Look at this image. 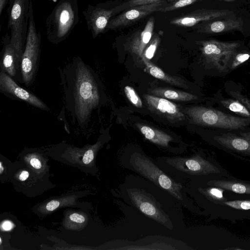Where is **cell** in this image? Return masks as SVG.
<instances>
[{
    "mask_svg": "<svg viewBox=\"0 0 250 250\" xmlns=\"http://www.w3.org/2000/svg\"><path fill=\"white\" fill-rule=\"evenodd\" d=\"M65 108L74 124L81 127L89 122L101 103L98 80L88 65L77 57L61 72Z\"/></svg>",
    "mask_w": 250,
    "mask_h": 250,
    "instance_id": "1",
    "label": "cell"
},
{
    "mask_svg": "<svg viewBox=\"0 0 250 250\" xmlns=\"http://www.w3.org/2000/svg\"><path fill=\"white\" fill-rule=\"evenodd\" d=\"M197 190L209 213L215 218L233 223L250 219V197L207 185L199 187Z\"/></svg>",
    "mask_w": 250,
    "mask_h": 250,
    "instance_id": "2",
    "label": "cell"
},
{
    "mask_svg": "<svg viewBox=\"0 0 250 250\" xmlns=\"http://www.w3.org/2000/svg\"><path fill=\"white\" fill-rule=\"evenodd\" d=\"M78 0H60L46 19L48 40L53 44L62 42L79 22Z\"/></svg>",
    "mask_w": 250,
    "mask_h": 250,
    "instance_id": "3",
    "label": "cell"
},
{
    "mask_svg": "<svg viewBox=\"0 0 250 250\" xmlns=\"http://www.w3.org/2000/svg\"><path fill=\"white\" fill-rule=\"evenodd\" d=\"M41 44V35L36 28L32 0H30L27 38L21 62V80L26 87L32 85L35 80L40 61Z\"/></svg>",
    "mask_w": 250,
    "mask_h": 250,
    "instance_id": "4",
    "label": "cell"
},
{
    "mask_svg": "<svg viewBox=\"0 0 250 250\" xmlns=\"http://www.w3.org/2000/svg\"><path fill=\"white\" fill-rule=\"evenodd\" d=\"M184 113L193 124L229 130L242 129L250 124V119L235 117L213 108L200 106L188 107Z\"/></svg>",
    "mask_w": 250,
    "mask_h": 250,
    "instance_id": "5",
    "label": "cell"
},
{
    "mask_svg": "<svg viewBox=\"0 0 250 250\" xmlns=\"http://www.w3.org/2000/svg\"><path fill=\"white\" fill-rule=\"evenodd\" d=\"M30 0H9L7 9L8 29L10 40L21 62L25 48L29 22Z\"/></svg>",
    "mask_w": 250,
    "mask_h": 250,
    "instance_id": "6",
    "label": "cell"
},
{
    "mask_svg": "<svg viewBox=\"0 0 250 250\" xmlns=\"http://www.w3.org/2000/svg\"><path fill=\"white\" fill-rule=\"evenodd\" d=\"M134 169L158 187L179 200H182V185L164 173L148 158L140 153L133 154L130 160Z\"/></svg>",
    "mask_w": 250,
    "mask_h": 250,
    "instance_id": "7",
    "label": "cell"
},
{
    "mask_svg": "<svg viewBox=\"0 0 250 250\" xmlns=\"http://www.w3.org/2000/svg\"><path fill=\"white\" fill-rule=\"evenodd\" d=\"M239 44L210 40L202 42V54L206 63L220 71L226 72Z\"/></svg>",
    "mask_w": 250,
    "mask_h": 250,
    "instance_id": "8",
    "label": "cell"
},
{
    "mask_svg": "<svg viewBox=\"0 0 250 250\" xmlns=\"http://www.w3.org/2000/svg\"><path fill=\"white\" fill-rule=\"evenodd\" d=\"M167 162L177 169L196 176H229L230 174L215 160L195 155L188 158H173Z\"/></svg>",
    "mask_w": 250,
    "mask_h": 250,
    "instance_id": "9",
    "label": "cell"
},
{
    "mask_svg": "<svg viewBox=\"0 0 250 250\" xmlns=\"http://www.w3.org/2000/svg\"><path fill=\"white\" fill-rule=\"evenodd\" d=\"M127 193L132 203L142 212L168 228L172 229V223L167 215L150 194L137 188L127 189Z\"/></svg>",
    "mask_w": 250,
    "mask_h": 250,
    "instance_id": "10",
    "label": "cell"
},
{
    "mask_svg": "<svg viewBox=\"0 0 250 250\" xmlns=\"http://www.w3.org/2000/svg\"><path fill=\"white\" fill-rule=\"evenodd\" d=\"M119 8L112 7L107 3L88 4L83 12L87 28L93 38H96L104 32L111 18Z\"/></svg>",
    "mask_w": 250,
    "mask_h": 250,
    "instance_id": "11",
    "label": "cell"
},
{
    "mask_svg": "<svg viewBox=\"0 0 250 250\" xmlns=\"http://www.w3.org/2000/svg\"><path fill=\"white\" fill-rule=\"evenodd\" d=\"M0 91L13 99L24 101L42 110L50 111L49 107L39 98L20 86L12 77L1 69L0 72Z\"/></svg>",
    "mask_w": 250,
    "mask_h": 250,
    "instance_id": "12",
    "label": "cell"
},
{
    "mask_svg": "<svg viewBox=\"0 0 250 250\" xmlns=\"http://www.w3.org/2000/svg\"><path fill=\"white\" fill-rule=\"evenodd\" d=\"M144 99L148 109L170 122H182L187 115L178 105L165 98L145 94Z\"/></svg>",
    "mask_w": 250,
    "mask_h": 250,
    "instance_id": "13",
    "label": "cell"
},
{
    "mask_svg": "<svg viewBox=\"0 0 250 250\" xmlns=\"http://www.w3.org/2000/svg\"><path fill=\"white\" fill-rule=\"evenodd\" d=\"M167 2H158L152 4L131 7V9L111 19L106 28L113 29L130 24L136 21L157 11Z\"/></svg>",
    "mask_w": 250,
    "mask_h": 250,
    "instance_id": "14",
    "label": "cell"
},
{
    "mask_svg": "<svg viewBox=\"0 0 250 250\" xmlns=\"http://www.w3.org/2000/svg\"><path fill=\"white\" fill-rule=\"evenodd\" d=\"M213 141L217 146L230 153L250 157V141L230 133L215 135Z\"/></svg>",
    "mask_w": 250,
    "mask_h": 250,
    "instance_id": "15",
    "label": "cell"
},
{
    "mask_svg": "<svg viewBox=\"0 0 250 250\" xmlns=\"http://www.w3.org/2000/svg\"><path fill=\"white\" fill-rule=\"evenodd\" d=\"M3 49L0 63L1 69L14 80H18L21 73V63L16 51L11 42L10 35L6 32L2 38Z\"/></svg>",
    "mask_w": 250,
    "mask_h": 250,
    "instance_id": "16",
    "label": "cell"
},
{
    "mask_svg": "<svg viewBox=\"0 0 250 250\" xmlns=\"http://www.w3.org/2000/svg\"><path fill=\"white\" fill-rule=\"evenodd\" d=\"M206 185L216 187L241 195L250 197V181L237 179L231 175L210 176Z\"/></svg>",
    "mask_w": 250,
    "mask_h": 250,
    "instance_id": "17",
    "label": "cell"
},
{
    "mask_svg": "<svg viewBox=\"0 0 250 250\" xmlns=\"http://www.w3.org/2000/svg\"><path fill=\"white\" fill-rule=\"evenodd\" d=\"M233 14V11L229 10H198L188 15L174 19L171 21V23L177 25L192 26L201 21L228 16Z\"/></svg>",
    "mask_w": 250,
    "mask_h": 250,
    "instance_id": "18",
    "label": "cell"
},
{
    "mask_svg": "<svg viewBox=\"0 0 250 250\" xmlns=\"http://www.w3.org/2000/svg\"><path fill=\"white\" fill-rule=\"evenodd\" d=\"M243 24L241 18L215 21L200 27L199 31L207 33H217L236 30L241 31Z\"/></svg>",
    "mask_w": 250,
    "mask_h": 250,
    "instance_id": "19",
    "label": "cell"
},
{
    "mask_svg": "<svg viewBox=\"0 0 250 250\" xmlns=\"http://www.w3.org/2000/svg\"><path fill=\"white\" fill-rule=\"evenodd\" d=\"M154 20L149 19L145 29L133 38L129 45L131 52L139 57H142L143 52L149 43L152 37Z\"/></svg>",
    "mask_w": 250,
    "mask_h": 250,
    "instance_id": "20",
    "label": "cell"
},
{
    "mask_svg": "<svg viewBox=\"0 0 250 250\" xmlns=\"http://www.w3.org/2000/svg\"><path fill=\"white\" fill-rule=\"evenodd\" d=\"M142 59L146 66V71L153 77L176 86L188 88L187 83L182 79L168 75L149 61L144 58Z\"/></svg>",
    "mask_w": 250,
    "mask_h": 250,
    "instance_id": "21",
    "label": "cell"
},
{
    "mask_svg": "<svg viewBox=\"0 0 250 250\" xmlns=\"http://www.w3.org/2000/svg\"><path fill=\"white\" fill-rule=\"evenodd\" d=\"M137 127L146 139L163 147H167L173 138L169 134L148 125L137 124Z\"/></svg>",
    "mask_w": 250,
    "mask_h": 250,
    "instance_id": "22",
    "label": "cell"
},
{
    "mask_svg": "<svg viewBox=\"0 0 250 250\" xmlns=\"http://www.w3.org/2000/svg\"><path fill=\"white\" fill-rule=\"evenodd\" d=\"M150 92L155 96L179 101H191L197 99L195 95L165 87L154 88L150 89Z\"/></svg>",
    "mask_w": 250,
    "mask_h": 250,
    "instance_id": "23",
    "label": "cell"
},
{
    "mask_svg": "<svg viewBox=\"0 0 250 250\" xmlns=\"http://www.w3.org/2000/svg\"><path fill=\"white\" fill-rule=\"evenodd\" d=\"M221 103L231 111L241 116L250 118V110L237 100L226 99L221 101Z\"/></svg>",
    "mask_w": 250,
    "mask_h": 250,
    "instance_id": "24",
    "label": "cell"
},
{
    "mask_svg": "<svg viewBox=\"0 0 250 250\" xmlns=\"http://www.w3.org/2000/svg\"><path fill=\"white\" fill-rule=\"evenodd\" d=\"M198 0H174L167 2L158 10V12H168L190 5Z\"/></svg>",
    "mask_w": 250,
    "mask_h": 250,
    "instance_id": "25",
    "label": "cell"
},
{
    "mask_svg": "<svg viewBox=\"0 0 250 250\" xmlns=\"http://www.w3.org/2000/svg\"><path fill=\"white\" fill-rule=\"evenodd\" d=\"M124 91L126 97L132 104L138 108L142 107V100L132 87L125 86L124 87Z\"/></svg>",
    "mask_w": 250,
    "mask_h": 250,
    "instance_id": "26",
    "label": "cell"
},
{
    "mask_svg": "<svg viewBox=\"0 0 250 250\" xmlns=\"http://www.w3.org/2000/svg\"><path fill=\"white\" fill-rule=\"evenodd\" d=\"M250 57V54L247 52L237 53L234 55L229 65V69L232 70L239 65L247 61Z\"/></svg>",
    "mask_w": 250,
    "mask_h": 250,
    "instance_id": "27",
    "label": "cell"
},
{
    "mask_svg": "<svg viewBox=\"0 0 250 250\" xmlns=\"http://www.w3.org/2000/svg\"><path fill=\"white\" fill-rule=\"evenodd\" d=\"M159 43V38H154L151 43L145 49L142 58H144L147 61L151 60L154 56Z\"/></svg>",
    "mask_w": 250,
    "mask_h": 250,
    "instance_id": "28",
    "label": "cell"
},
{
    "mask_svg": "<svg viewBox=\"0 0 250 250\" xmlns=\"http://www.w3.org/2000/svg\"><path fill=\"white\" fill-rule=\"evenodd\" d=\"M173 0H130L128 2V5L132 7L141 5L152 4L162 1L169 2Z\"/></svg>",
    "mask_w": 250,
    "mask_h": 250,
    "instance_id": "29",
    "label": "cell"
},
{
    "mask_svg": "<svg viewBox=\"0 0 250 250\" xmlns=\"http://www.w3.org/2000/svg\"><path fill=\"white\" fill-rule=\"evenodd\" d=\"M231 95L250 110V100L238 91L230 92Z\"/></svg>",
    "mask_w": 250,
    "mask_h": 250,
    "instance_id": "30",
    "label": "cell"
},
{
    "mask_svg": "<svg viewBox=\"0 0 250 250\" xmlns=\"http://www.w3.org/2000/svg\"><path fill=\"white\" fill-rule=\"evenodd\" d=\"M95 145L92 148L88 149L84 154L83 158V162L84 164L90 163L94 159V150L97 147L98 145Z\"/></svg>",
    "mask_w": 250,
    "mask_h": 250,
    "instance_id": "31",
    "label": "cell"
},
{
    "mask_svg": "<svg viewBox=\"0 0 250 250\" xmlns=\"http://www.w3.org/2000/svg\"><path fill=\"white\" fill-rule=\"evenodd\" d=\"M71 221L77 223H83L85 221V217L80 214L74 213L69 216Z\"/></svg>",
    "mask_w": 250,
    "mask_h": 250,
    "instance_id": "32",
    "label": "cell"
},
{
    "mask_svg": "<svg viewBox=\"0 0 250 250\" xmlns=\"http://www.w3.org/2000/svg\"><path fill=\"white\" fill-rule=\"evenodd\" d=\"M60 202L58 200H52L46 205V209L48 211H53L56 209L59 206Z\"/></svg>",
    "mask_w": 250,
    "mask_h": 250,
    "instance_id": "33",
    "label": "cell"
},
{
    "mask_svg": "<svg viewBox=\"0 0 250 250\" xmlns=\"http://www.w3.org/2000/svg\"><path fill=\"white\" fill-rule=\"evenodd\" d=\"M31 165L37 169H39L42 167V164L40 160L36 157H32L30 160Z\"/></svg>",
    "mask_w": 250,
    "mask_h": 250,
    "instance_id": "34",
    "label": "cell"
},
{
    "mask_svg": "<svg viewBox=\"0 0 250 250\" xmlns=\"http://www.w3.org/2000/svg\"><path fill=\"white\" fill-rule=\"evenodd\" d=\"M13 227L12 223L9 221H4L1 225V228L5 230H8L12 229Z\"/></svg>",
    "mask_w": 250,
    "mask_h": 250,
    "instance_id": "35",
    "label": "cell"
},
{
    "mask_svg": "<svg viewBox=\"0 0 250 250\" xmlns=\"http://www.w3.org/2000/svg\"><path fill=\"white\" fill-rule=\"evenodd\" d=\"M29 172L27 171L24 170L22 171L20 176H19V179L21 181H24L26 180L29 177Z\"/></svg>",
    "mask_w": 250,
    "mask_h": 250,
    "instance_id": "36",
    "label": "cell"
},
{
    "mask_svg": "<svg viewBox=\"0 0 250 250\" xmlns=\"http://www.w3.org/2000/svg\"><path fill=\"white\" fill-rule=\"evenodd\" d=\"M8 2V0H0V16Z\"/></svg>",
    "mask_w": 250,
    "mask_h": 250,
    "instance_id": "37",
    "label": "cell"
},
{
    "mask_svg": "<svg viewBox=\"0 0 250 250\" xmlns=\"http://www.w3.org/2000/svg\"><path fill=\"white\" fill-rule=\"evenodd\" d=\"M239 134L241 136H242L250 141V132H240Z\"/></svg>",
    "mask_w": 250,
    "mask_h": 250,
    "instance_id": "38",
    "label": "cell"
},
{
    "mask_svg": "<svg viewBox=\"0 0 250 250\" xmlns=\"http://www.w3.org/2000/svg\"><path fill=\"white\" fill-rule=\"evenodd\" d=\"M0 174H1L3 172V167H2V162H0Z\"/></svg>",
    "mask_w": 250,
    "mask_h": 250,
    "instance_id": "39",
    "label": "cell"
},
{
    "mask_svg": "<svg viewBox=\"0 0 250 250\" xmlns=\"http://www.w3.org/2000/svg\"><path fill=\"white\" fill-rule=\"evenodd\" d=\"M224 1H233V0H223Z\"/></svg>",
    "mask_w": 250,
    "mask_h": 250,
    "instance_id": "40",
    "label": "cell"
},
{
    "mask_svg": "<svg viewBox=\"0 0 250 250\" xmlns=\"http://www.w3.org/2000/svg\"><path fill=\"white\" fill-rule=\"evenodd\" d=\"M2 243V241H1V238H0V244H1Z\"/></svg>",
    "mask_w": 250,
    "mask_h": 250,
    "instance_id": "41",
    "label": "cell"
},
{
    "mask_svg": "<svg viewBox=\"0 0 250 250\" xmlns=\"http://www.w3.org/2000/svg\"><path fill=\"white\" fill-rule=\"evenodd\" d=\"M52 0H49V1H51Z\"/></svg>",
    "mask_w": 250,
    "mask_h": 250,
    "instance_id": "42",
    "label": "cell"
}]
</instances>
